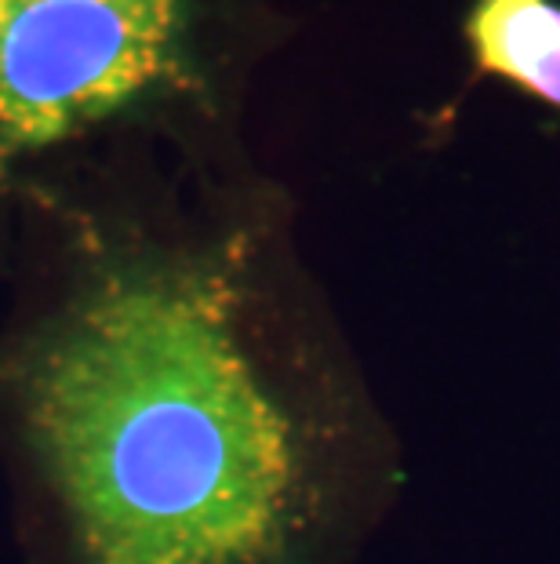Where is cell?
Instances as JSON below:
<instances>
[{
    "label": "cell",
    "mask_w": 560,
    "mask_h": 564,
    "mask_svg": "<svg viewBox=\"0 0 560 564\" xmlns=\"http://www.w3.org/2000/svg\"><path fill=\"white\" fill-rule=\"evenodd\" d=\"M466 41L476 74L498 77L560 110L557 0H473Z\"/></svg>",
    "instance_id": "3957f363"
},
{
    "label": "cell",
    "mask_w": 560,
    "mask_h": 564,
    "mask_svg": "<svg viewBox=\"0 0 560 564\" xmlns=\"http://www.w3.org/2000/svg\"><path fill=\"white\" fill-rule=\"evenodd\" d=\"M47 251L0 321L19 564H317L328 426L262 321L252 241L22 183Z\"/></svg>",
    "instance_id": "6da1fadb"
},
{
    "label": "cell",
    "mask_w": 560,
    "mask_h": 564,
    "mask_svg": "<svg viewBox=\"0 0 560 564\" xmlns=\"http://www.w3.org/2000/svg\"><path fill=\"white\" fill-rule=\"evenodd\" d=\"M183 80V0H0V204Z\"/></svg>",
    "instance_id": "7a4b0ae2"
}]
</instances>
